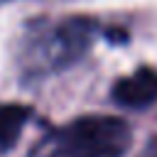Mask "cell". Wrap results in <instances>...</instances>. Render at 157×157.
Here are the masks:
<instances>
[{
	"instance_id": "277c9868",
	"label": "cell",
	"mask_w": 157,
	"mask_h": 157,
	"mask_svg": "<svg viewBox=\"0 0 157 157\" xmlns=\"http://www.w3.org/2000/svg\"><path fill=\"white\" fill-rule=\"evenodd\" d=\"M29 108L17 103H0V155L10 152L17 145V137L29 120Z\"/></svg>"
},
{
	"instance_id": "3957f363",
	"label": "cell",
	"mask_w": 157,
	"mask_h": 157,
	"mask_svg": "<svg viewBox=\"0 0 157 157\" xmlns=\"http://www.w3.org/2000/svg\"><path fill=\"white\" fill-rule=\"evenodd\" d=\"M110 96L123 108H147L157 101V71L152 66H140L132 74L118 78L110 88Z\"/></svg>"
},
{
	"instance_id": "5b68a950",
	"label": "cell",
	"mask_w": 157,
	"mask_h": 157,
	"mask_svg": "<svg viewBox=\"0 0 157 157\" xmlns=\"http://www.w3.org/2000/svg\"><path fill=\"white\" fill-rule=\"evenodd\" d=\"M140 157H157V137H155V140L142 150V155H140Z\"/></svg>"
},
{
	"instance_id": "6da1fadb",
	"label": "cell",
	"mask_w": 157,
	"mask_h": 157,
	"mask_svg": "<svg viewBox=\"0 0 157 157\" xmlns=\"http://www.w3.org/2000/svg\"><path fill=\"white\" fill-rule=\"evenodd\" d=\"M98 34L93 17H64V20H37L20 49V71L25 78H42L59 74L86 56Z\"/></svg>"
},
{
	"instance_id": "7a4b0ae2",
	"label": "cell",
	"mask_w": 157,
	"mask_h": 157,
	"mask_svg": "<svg viewBox=\"0 0 157 157\" xmlns=\"http://www.w3.org/2000/svg\"><path fill=\"white\" fill-rule=\"evenodd\" d=\"M132 130L113 115H81L49 132L32 157H123Z\"/></svg>"
}]
</instances>
